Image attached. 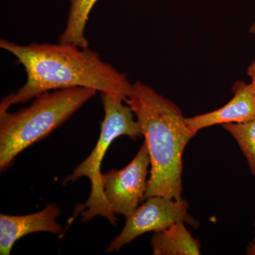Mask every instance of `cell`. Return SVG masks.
<instances>
[{"label":"cell","instance_id":"ba28073f","mask_svg":"<svg viewBox=\"0 0 255 255\" xmlns=\"http://www.w3.org/2000/svg\"><path fill=\"white\" fill-rule=\"evenodd\" d=\"M233 97L219 110L186 118L188 127L198 132L218 124H241L255 117V95L251 83L237 81L233 85Z\"/></svg>","mask_w":255,"mask_h":255},{"label":"cell","instance_id":"8fae6325","mask_svg":"<svg viewBox=\"0 0 255 255\" xmlns=\"http://www.w3.org/2000/svg\"><path fill=\"white\" fill-rule=\"evenodd\" d=\"M222 127L237 142L255 177V117L244 123L223 124Z\"/></svg>","mask_w":255,"mask_h":255},{"label":"cell","instance_id":"30bf717a","mask_svg":"<svg viewBox=\"0 0 255 255\" xmlns=\"http://www.w3.org/2000/svg\"><path fill=\"white\" fill-rule=\"evenodd\" d=\"M99 0H70L66 26L59 37L60 43H73L80 48H88L85 27L90 12Z\"/></svg>","mask_w":255,"mask_h":255},{"label":"cell","instance_id":"277c9868","mask_svg":"<svg viewBox=\"0 0 255 255\" xmlns=\"http://www.w3.org/2000/svg\"><path fill=\"white\" fill-rule=\"evenodd\" d=\"M102 99L105 118L101 124L98 141L90 155L79 164L73 174L65 178L63 183L74 182L82 177L88 178L91 182V193L86 203L76 208L75 215L81 214L83 222L100 216L117 225L118 220L104 194L101 165L111 144L117 137L127 135L131 140H136L142 135L133 112L128 105H124V100L105 94H102Z\"/></svg>","mask_w":255,"mask_h":255},{"label":"cell","instance_id":"52a82bcc","mask_svg":"<svg viewBox=\"0 0 255 255\" xmlns=\"http://www.w3.org/2000/svg\"><path fill=\"white\" fill-rule=\"evenodd\" d=\"M60 214V208L53 203L34 214L24 216L0 214V255H9L14 243L31 233L60 235L63 229L56 222Z\"/></svg>","mask_w":255,"mask_h":255},{"label":"cell","instance_id":"7c38bea8","mask_svg":"<svg viewBox=\"0 0 255 255\" xmlns=\"http://www.w3.org/2000/svg\"><path fill=\"white\" fill-rule=\"evenodd\" d=\"M247 74L251 79V85L253 87V91H254L255 95V60L252 62L251 65L248 66L247 70Z\"/></svg>","mask_w":255,"mask_h":255},{"label":"cell","instance_id":"9c48e42d","mask_svg":"<svg viewBox=\"0 0 255 255\" xmlns=\"http://www.w3.org/2000/svg\"><path fill=\"white\" fill-rule=\"evenodd\" d=\"M185 223L178 222L159 232L154 233L151 246L154 255L201 254L199 242L191 236Z\"/></svg>","mask_w":255,"mask_h":255},{"label":"cell","instance_id":"5bb4252c","mask_svg":"<svg viewBox=\"0 0 255 255\" xmlns=\"http://www.w3.org/2000/svg\"><path fill=\"white\" fill-rule=\"evenodd\" d=\"M250 32H251L252 34L255 35V23L251 25V27H250Z\"/></svg>","mask_w":255,"mask_h":255},{"label":"cell","instance_id":"3957f363","mask_svg":"<svg viewBox=\"0 0 255 255\" xmlns=\"http://www.w3.org/2000/svg\"><path fill=\"white\" fill-rule=\"evenodd\" d=\"M93 89L73 87L45 92L31 105L0 113V170L14 163L18 154L48 136L97 94Z\"/></svg>","mask_w":255,"mask_h":255},{"label":"cell","instance_id":"8992f818","mask_svg":"<svg viewBox=\"0 0 255 255\" xmlns=\"http://www.w3.org/2000/svg\"><path fill=\"white\" fill-rule=\"evenodd\" d=\"M150 156L145 142L127 167L102 174L106 199L114 214L127 217L145 199Z\"/></svg>","mask_w":255,"mask_h":255},{"label":"cell","instance_id":"4fadbf2b","mask_svg":"<svg viewBox=\"0 0 255 255\" xmlns=\"http://www.w3.org/2000/svg\"><path fill=\"white\" fill-rule=\"evenodd\" d=\"M246 254L248 255H255V237L254 241L253 243L248 246L247 248Z\"/></svg>","mask_w":255,"mask_h":255},{"label":"cell","instance_id":"7a4b0ae2","mask_svg":"<svg viewBox=\"0 0 255 255\" xmlns=\"http://www.w3.org/2000/svg\"><path fill=\"white\" fill-rule=\"evenodd\" d=\"M124 102L136 117L150 156L145 199L152 196L182 199L183 153L197 132L188 127L174 102L141 82L132 84Z\"/></svg>","mask_w":255,"mask_h":255},{"label":"cell","instance_id":"6da1fadb","mask_svg":"<svg viewBox=\"0 0 255 255\" xmlns=\"http://www.w3.org/2000/svg\"><path fill=\"white\" fill-rule=\"evenodd\" d=\"M0 47L14 55L26 73V83L1 100L0 113L52 90L86 87L125 101L131 90L127 75L89 47L60 43L23 46L5 39L0 40Z\"/></svg>","mask_w":255,"mask_h":255},{"label":"cell","instance_id":"5b68a950","mask_svg":"<svg viewBox=\"0 0 255 255\" xmlns=\"http://www.w3.org/2000/svg\"><path fill=\"white\" fill-rule=\"evenodd\" d=\"M142 205L138 206L127 216L122 232L114 238L106 253L118 252L135 238L149 232H159L178 222L196 225L188 213L189 204L184 199H173L161 196L147 198Z\"/></svg>","mask_w":255,"mask_h":255}]
</instances>
